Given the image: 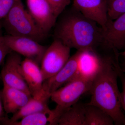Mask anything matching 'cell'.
I'll list each match as a JSON object with an SVG mask.
<instances>
[{
	"mask_svg": "<svg viewBox=\"0 0 125 125\" xmlns=\"http://www.w3.org/2000/svg\"><path fill=\"white\" fill-rule=\"evenodd\" d=\"M93 76H88L79 72L63 87L51 94L50 98L56 104L52 110V114L49 125H57L62 114L72 105L78 102L81 96L89 92Z\"/></svg>",
	"mask_w": 125,
	"mask_h": 125,
	"instance_id": "obj_3",
	"label": "cell"
},
{
	"mask_svg": "<svg viewBox=\"0 0 125 125\" xmlns=\"http://www.w3.org/2000/svg\"><path fill=\"white\" fill-rule=\"evenodd\" d=\"M119 78L122 85V91L120 93L121 104L123 111L125 112V73L122 70L119 74Z\"/></svg>",
	"mask_w": 125,
	"mask_h": 125,
	"instance_id": "obj_23",
	"label": "cell"
},
{
	"mask_svg": "<svg viewBox=\"0 0 125 125\" xmlns=\"http://www.w3.org/2000/svg\"><path fill=\"white\" fill-rule=\"evenodd\" d=\"M28 12L38 27L48 34L57 18L47 0H27Z\"/></svg>",
	"mask_w": 125,
	"mask_h": 125,
	"instance_id": "obj_10",
	"label": "cell"
},
{
	"mask_svg": "<svg viewBox=\"0 0 125 125\" xmlns=\"http://www.w3.org/2000/svg\"><path fill=\"white\" fill-rule=\"evenodd\" d=\"M32 96L22 90L4 85L1 90L3 108L7 114L15 113L23 107Z\"/></svg>",
	"mask_w": 125,
	"mask_h": 125,
	"instance_id": "obj_13",
	"label": "cell"
},
{
	"mask_svg": "<svg viewBox=\"0 0 125 125\" xmlns=\"http://www.w3.org/2000/svg\"><path fill=\"white\" fill-rule=\"evenodd\" d=\"M19 0H0V21L6 17Z\"/></svg>",
	"mask_w": 125,
	"mask_h": 125,
	"instance_id": "obj_21",
	"label": "cell"
},
{
	"mask_svg": "<svg viewBox=\"0 0 125 125\" xmlns=\"http://www.w3.org/2000/svg\"><path fill=\"white\" fill-rule=\"evenodd\" d=\"M71 48L60 40L55 39L47 48L41 62V71L43 80L56 74L70 57Z\"/></svg>",
	"mask_w": 125,
	"mask_h": 125,
	"instance_id": "obj_5",
	"label": "cell"
},
{
	"mask_svg": "<svg viewBox=\"0 0 125 125\" xmlns=\"http://www.w3.org/2000/svg\"><path fill=\"white\" fill-rule=\"evenodd\" d=\"M85 117V104L78 102L62 114L57 125H84Z\"/></svg>",
	"mask_w": 125,
	"mask_h": 125,
	"instance_id": "obj_15",
	"label": "cell"
},
{
	"mask_svg": "<svg viewBox=\"0 0 125 125\" xmlns=\"http://www.w3.org/2000/svg\"><path fill=\"white\" fill-rule=\"evenodd\" d=\"M97 48L83 51L79 64V72L81 73L88 76L93 75L98 64L100 56L97 52Z\"/></svg>",
	"mask_w": 125,
	"mask_h": 125,
	"instance_id": "obj_17",
	"label": "cell"
},
{
	"mask_svg": "<svg viewBox=\"0 0 125 125\" xmlns=\"http://www.w3.org/2000/svg\"><path fill=\"white\" fill-rule=\"evenodd\" d=\"M48 101L47 99L42 98L37 99L32 97L23 107L13 114L10 119L5 117L1 123L3 125H7L10 122L19 120L28 115L39 112L45 113L48 114L50 120L52 111L48 105Z\"/></svg>",
	"mask_w": 125,
	"mask_h": 125,
	"instance_id": "obj_14",
	"label": "cell"
},
{
	"mask_svg": "<svg viewBox=\"0 0 125 125\" xmlns=\"http://www.w3.org/2000/svg\"><path fill=\"white\" fill-rule=\"evenodd\" d=\"M119 55L118 51L112 50L106 55H100L89 91L91 99L87 104L98 107L107 113L113 119L114 125H125L117 83L122 70Z\"/></svg>",
	"mask_w": 125,
	"mask_h": 125,
	"instance_id": "obj_1",
	"label": "cell"
},
{
	"mask_svg": "<svg viewBox=\"0 0 125 125\" xmlns=\"http://www.w3.org/2000/svg\"><path fill=\"white\" fill-rule=\"evenodd\" d=\"M60 15L55 25V39L78 51L94 50L101 45L103 29L96 22L73 6Z\"/></svg>",
	"mask_w": 125,
	"mask_h": 125,
	"instance_id": "obj_2",
	"label": "cell"
},
{
	"mask_svg": "<svg viewBox=\"0 0 125 125\" xmlns=\"http://www.w3.org/2000/svg\"><path fill=\"white\" fill-rule=\"evenodd\" d=\"M47 1L51 6L55 15L57 18L71 3V0H47Z\"/></svg>",
	"mask_w": 125,
	"mask_h": 125,
	"instance_id": "obj_20",
	"label": "cell"
},
{
	"mask_svg": "<svg viewBox=\"0 0 125 125\" xmlns=\"http://www.w3.org/2000/svg\"><path fill=\"white\" fill-rule=\"evenodd\" d=\"M111 117L102 109L94 105L85 104L84 125H113Z\"/></svg>",
	"mask_w": 125,
	"mask_h": 125,
	"instance_id": "obj_16",
	"label": "cell"
},
{
	"mask_svg": "<svg viewBox=\"0 0 125 125\" xmlns=\"http://www.w3.org/2000/svg\"><path fill=\"white\" fill-rule=\"evenodd\" d=\"M5 42L12 51L41 64L47 48L36 40L25 37L4 36Z\"/></svg>",
	"mask_w": 125,
	"mask_h": 125,
	"instance_id": "obj_8",
	"label": "cell"
},
{
	"mask_svg": "<svg viewBox=\"0 0 125 125\" xmlns=\"http://www.w3.org/2000/svg\"><path fill=\"white\" fill-rule=\"evenodd\" d=\"M101 46L118 51L125 49V13L114 20L109 19L103 29Z\"/></svg>",
	"mask_w": 125,
	"mask_h": 125,
	"instance_id": "obj_9",
	"label": "cell"
},
{
	"mask_svg": "<svg viewBox=\"0 0 125 125\" xmlns=\"http://www.w3.org/2000/svg\"><path fill=\"white\" fill-rule=\"evenodd\" d=\"M21 69L31 96L34 98H41L44 80L39 65L33 60L25 58L21 62Z\"/></svg>",
	"mask_w": 125,
	"mask_h": 125,
	"instance_id": "obj_12",
	"label": "cell"
},
{
	"mask_svg": "<svg viewBox=\"0 0 125 125\" xmlns=\"http://www.w3.org/2000/svg\"><path fill=\"white\" fill-rule=\"evenodd\" d=\"M1 21L2 28L8 35L29 38L39 42L47 37V34L38 27L25 9L22 0L16 2Z\"/></svg>",
	"mask_w": 125,
	"mask_h": 125,
	"instance_id": "obj_4",
	"label": "cell"
},
{
	"mask_svg": "<svg viewBox=\"0 0 125 125\" xmlns=\"http://www.w3.org/2000/svg\"><path fill=\"white\" fill-rule=\"evenodd\" d=\"M107 3L108 16L113 20L125 13V0H106Z\"/></svg>",
	"mask_w": 125,
	"mask_h": 125,
	"instance_id": "obj_19",
	"label": "cell"
},
{
	"mask_svg": "<svg viewBox=\"0 0 125 125\" xmlns=\"http://www.w3.org/2000/svg\"><path fill=\"white\" fill-rule=\"evenodd\" d=\"M2 29L1 21H0V66L7 55L12 51L5 42L4 36L2 34Z\"/></svg>",
	"mask_w": 125,
	"mask_h": 125,
	"instance_id": "obj_22",
	"label": "cell"
},
{
	"mask_svg": "<svg viewBox=\"0 0 125 125\" xmlns=\"http://www.w3.org/2000/svg\"><path fill=\"white\" fill-rule=\"evenodd\" d=\"M49 116L45 113L39 112L28 115L19 120L10 122V125H49Z\"/></svg>",
	"mask_w": 125,
	"mask_h": 125,
	"instance_id": "obj_18",
	"label": "cell"
},
{
	"mask_svg": "<svg viewBox=\"0 0 125 125\" xmlns=\"http://www.w3.org/2000/svg\"><path fill=\"white\" fill-rule=\"evenodd\" d=\"M20 55L11 52L6 56L1 72V79L4 85L22 90L31 95L29 89L21 73Z\"/></svg>",
	"mask_w": 125,
	"mask_h": 125,
	"instance_id": "obj_7",
	"label": "cell"
},
{
	"mask_svg": "<svg viewBox=\"0 0 125 125\" xmlns=\"http://www.w3.org/2000/svg\"><path fill=\"white\" fill-rule=\"evenodd\" d=\"M73 6L104 29L109 19L106 0H73Z\"/></svg>",
	"mask_w": 125,
	"mask_h": 125,
	"instance_id": "obj_11",
	"label": "cell"
},
{
	"mask_svg": "<svg viewBox=\"0 0 125 125\" xmlns=\"http://www.w3.org/2000/svg\"><path fill=\"white\" fill-rule=\"evenodd\" d=\"M83 51H78L70 57L56 74L43 81L42 97L48 100L51 94L75 76L79 71L80 60Z\"/></svg>",
	"mask_w": 125,
	"mask_h": 125,
	"instance_id": "obj_6",
	"label": "cell"
}]
</instances>
